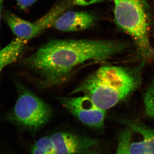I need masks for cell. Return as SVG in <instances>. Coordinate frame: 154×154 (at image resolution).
<instances>
[{
	"label": "cell",
	"instance_id": "cell-1",
	"mask_svg": "<svg viewBox=\"0 0 154 154\" xmlns=\"http://www.w3.org/2000/svg\"><path fill=\"white\" fill-rule=\"evenodd\" d=\"M123 41L57 39L48 42L23 60V65L39 78L40 87L60 85L77 67L86 62L104 61L125 50Z\"/></svg>",
	"mask_w": 154,
	"mask_h": 154
},
{
	"label": "cell",
	"instance_id": "cell-2",
	"mask_svg": "<svg viewBox=\"0 0 154 154\" xmlns=\"http://www.w3.org/2000/svg\"><path fill=\"white\" fill-rule=\"evenodd\" d=\"M144 64L145 62L132 68L101 67L70 94H82L99 108L108 110L131 96L139 88Z\"/></svg>",
	"mask_w": 154,
	"mask_h": 154
},
{
	"label": "cell",
	"instance_id": "cell-3",
	"mask_svg": "<svg viewBox=\"0 0 154 154\" xmlns=\"http://www.w3.org/2000/svg\"><path fill=\"white\" fill-rule=\"evenodd\" d=\"M114 3L116 25L130 36L139 54L144 61L154 59L151 43L152 18L147 0H110Z\"/></svg>",
	"mask_w": 154,
	"mask_h": 154
},
{
	"label": "cell",
	"instance_id": "cell-4",
	"mask_svg": "<svg viewBox=\"0 0 154 154\" xmlns=\"http://www.w3.org/2000/svg\"><path fill=\"white\" fill-rule=\"evenodd\" d=\"M16 83L18 97L8 118L20 126L30 129H38L49 121L51 109L22 83Z\"/></svg>",
	"mask_w": 154,
	"mask_h": 154
},
{
	"label": "cell",
	"instance_id": "cell-5",
	"mask_svg": "<svg viewBox=\"0 0 154 154\" xmlns=\"http://www.w3.org/2000/svg\"><path fill=\"white\" fill-rule=\"evenodd\" d=\"M57 99L83 124L95 128L104 126L106 110L96 106L87 96L60 97Z\"/></svg>",
	"mask_w": 154,
	"mask_h": 154
},
{
	"label": "cell",
	"instance_id": "cell-6",
	"mask_svg": "<svg viewBox=\"0 0 154 154\" xmlns=\"http://www.w3.org/2000/svg\"><path fill=\"white\" fill-rule=\"evenodd\" d=\"M50 137L55 154H97L96 139L64 132L56 133Z\"/></svg>",
	"mask_w": 154,
	"mask_h": 154
},
{
	"label": "cell",
	"instance_id": "cell-7",
	"mask_svg": "<svg viewBox=\"0 0 154 154\" xmlns=\"http://www.w3.org/2000/svg\"><path fill=\"white\" fill-rule=\"evenodd\" d=\"M95 17L87 12L68 11L58 17L52 27L65 32H73L86 30L95 23Z\"/></svg>",
	"mask_w": 154,
	"mask_h": 154
},
{
	"label": "cell",
	"instance_id": "cell-8",
	"mask_svg": "<svg viewBox=\"0 0 154 154\" xmlns=\"http://www.w3.org/2000/svg\"><path fill=\"white\" fill-rule=\"evenodd\" d=\"M5 20L17 38L29 41L46 29L41 19L36 22H30L17 17L11 13H7Z\"/></svg>",
	"mask_w": 154,
	"mask_h": 154
},
{
	"label": "cell",
	"instance_id": "cell-9",
	"mask_svg": "<svg viewBox=\"0 0 154 154\" xmlns=\"http://www.w3.org/2000/svg\"><path fill=\"white\" fill-rule=\"evenodd\" d=\"M27 42L17 37L0 50V74L6 66L16 62L21 57Z\"/></svg>",
	"mask_w": 154,
	"mask_h": 154
},
{
	"label": "cell",
	"instance_id": "cell-10",
	"mask_svg": "<svg viewBox=\"0 0 154 154\" xmlns=\"http://www.w3.org/2000/svg\"><path fill=\"white\" fill-rule=\"evenodd\" d=\"M124 123L134 132L141 135L146 154H154V128L134 120H126Z\"/></svg>",
	"mask_w": 154,
	"mask_h": 154
},
{
	"label": "cell",
	"instance_id": "cell-11",
	"mask_svg": "<svg viewBox=\"0 0 154 154\" xmlns=\"http://www.w3.org/2000/svg\"><path fill=\"white\" fill-rule=\"evenodd\" d=\"M31 154H55L51 137H44L38 140L32 147Z\"/></svg>",
	"mask_w": 154,
	"mask_h": 154
},
{
	"label": "cell",
	"instance_id": "cell-12",
	"mask_svg": "<svg viewBox=\"0 0 154 154\" xmlns=\"http://www.w3.org/2000/svg\"><path fill=\"white\" fill-rule=\"evenodd\" d=\"M133 132L132 129L127 127L119 134L115 154H129V147Z\"/></svg>",
	"mask_w": 154,
	"mask_h": 154
},
{
	"label": "cell",
	"instance_id": "cell-13",
	"mask_svg": "<svg viewBox=\"0 0 154 154\" xmlns=\"http://www.w3.org/2000/svg\"><path fill=\"white\" fill-rule=\"evenodd\" d=\"M143 100L146 115L154 119V81L144 93Z\"/></svg>",
	"mask_w": 154,
	"mask_h": 154
},
{
	"label": "cell",
	"instance_id": "cell-14",
	"mask_svg": "<svg viewBox=\"0 0 154 154\" xmlns=\"http://www.w3.org/2000/svg\"><path fill=\"white\" fill-rule=\"evenodd\" d=\"M129 152V154H147L143 140L140 141L131 143Z\"/></svg>",
	"mask_w": 154,
	"mask_h": 154
},
{
	"label": "cell",
	"instance_id": "cell-15",
	"mask_svg": "<svg viewBox=\"0 0 154 154\" xmlns=\"http://www.w3.org/2000/svg\"><path fill=\"white\" fill-rule=\"evenodd\" d=\"M105 0H73L72 4L79 6H88L101 2Z\"/></svg>",
	"mask_w": 154,
	"mask_h": 154
},
{
	"label": "cell",
	"instance_id": "cell-16",
	"mask_svg": "<svg viewBox=\"0 0 154 154\" xmlns=\"http://www.w3.org/2000/svg\"><path fill=\"white\" fill-rule=\"evenodd\" d=\"M17 1L19 7L21 9L25 10L33 5L36 0H17Z\"/></svg>",
	"mask_w": 154,
	"mask_h": 154
},
{
	"label": "cell",
	"instance_id": "cell-17",
	"mask_svg": "<svg viewBox=\"0 0 154 154\" xmlns=\"http://www.w3.org/2000/svg\"><path fill=\"white\" fill-rule=\"evenodd\" d=\"M4 0H0V21H1V13L3 3Z\"/></svg>",
	"mask_w": 154,
	"mask_h": 154
}]
</instances>
